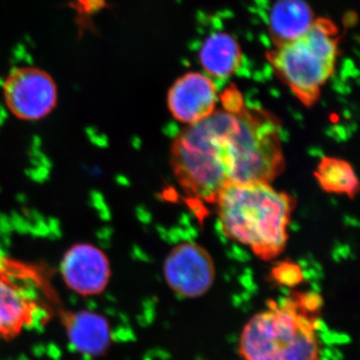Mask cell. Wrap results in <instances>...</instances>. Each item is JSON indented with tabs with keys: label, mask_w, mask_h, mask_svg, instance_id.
Instances as JSON below:
<instances>
[{
	"label": "cell",
	"mask_w": 360,
	"mask_h": 360,
	"mask_svg": "<svg viewBox=\"0 0 360 360\" xmlns=\"http://www.w3.org/2000/svg\"><path fill=\"white\" fill-rule=\"evenodd\" d=\"M169 163L182 191L202 202L233 184H270L285 168L281 122L262 108L215 110L175 137Z\"/></svg>",
	"instance_id": "6da1fadb"
},
{
	"label": "cell",
	"mask_w": 360,
	"mask_h": 360,
	"mask_svg": "<svg viewBox=\"0 0 360 360\" xmlns=\"http://www.w3.org/2000/svg\"><path fill=\"white\" fill-rule=\"evenodd\" d=\"M322 297L314 291H293L246 322L238 352L243 360H321Z\"/></svg>",
	"instance_id": "7a4b0ae2"
},
{
	"label": "cell",
	"mask_w": 360,
	"mask_h": 360,
	"mask_svg": "<svg viewBox=\"0 0 360 360\" xmlns=\"http://www.w3.org/2000/svg\"><path fill=\"white\" fill-rule=\"evenodd\" d=\"M215 205L227 238L248 246L264 260L274 259L285 250L295 208L290 194L262 182L233 184L219 194Z\"/></svg>",
	"instance_id": "3957f363"
},
{
	"label": "cell",
	"mask_w": 360,
	"mask_h": 360,
	"mask_svg": "<svg viewBox=\"0 0 360 360\" xmlns=\"http://www.w3.org/2000/svg\"><path fill=\"white\" fill-rule=\"evenodd\" d=\"M340 30L333 20L316 18L300 37L274 45L266 53L276 77L296 98L310 108L335 73L340 51Z\"/></svg>",
	"instance_id": "277c9868"
},
{
	"label": "cell",
	"mask_w": 360,
	"mask_h": 360,
	"mask_svg": "<svg viewBox=\"0 0 360 360\" xmlns=\"http://www.w3.org/2000/svg\"><path fill=\"white\" fill-rule=\"evenodd\" d=\"M6 108L16 118L37 122L56 110L58 101L54 78L37 66H20L8 73L4 82Z\"/></svg>",
	"instance_id": "5b68a950"
},
{
	"label": "cell",
	"mask_w": 360,
	"mask_h": 360,
	"mask_svg": "<svg viewBox=\"0 0 360 360\" xmlns=\"http://www.w3.org/2000/svg\"><path fill=\"white\" fill-rule=\"evenodd\" d=\"M168 288L184 298L201 297L212 288L217 276L212 255L195 243H184L168 253L163 264Z\"/></svg>",
	"instance_id": "8992f818"
},
{
	"label": "cell",
	"mask_w": 360,
	"mask_h": 360,
	"mask_svg": "<svg viewBox=\"0 0 360 360\" xmlns=\"http://www.w3.org/2000/svg\"><path fill=\"white\" fill-rule=\"evenodd\" d=\"M59 270L66 288L84 297L101 295L112 274L108 255L89 243L70 246L61 258Z\"/></svg>",
	"instance_id": "52a82bcc"
},
{
	"label": "cell",
	"mask_w": 360,
	"mask_h": 360,
	"mask_svg": "<svg viewBox=\"0 0 360 360\" xmlns=\"http://www.w3.org/2000/svg\"><path fill=\"white\" fill-rule=\"evenodd\" d=\"M44 316H47L44 303L0 270V340L18 338Z\"/></svg>",
	"instance_id": "ba28073f"
},
{
	"label": "cell",
	"mask_w": 360,
	"mask_h": 360,
	"mask_svg": "<svg viewBox=\"0 0 360 360\" xmlns=\"http://www.w3.org/2000/svg\"><path fill=\"white\" fill-rule=\"evenodd\" d=\"M217 103V86L212 78L202 73H186L168 90V110L177 122L186 127L212 115Z\"/></svg>",
	"instance_id": "9c48e42d"
},
{
	"label": "cell",
	"mask_w": 360,
	"mask_h": 360,
	"mask_svg": "<svg viewBox=\"0 0 360 360\" xmlns=\"http://www.w3.org/2000/svg\"><path fill=\"white\" fill-rule=\"evenodd\" d=\"M66 338L78 354L103 356L112 343V330L104 315L90 310H60Z\"/></svg>",
	"instance_id": "30bf717a"
},
{
	"label": "cell",
	"mask_w": 360,
	"mask_h": 360,
	"mask_svg": "<svg viewBox=\"0 0 360 360\" xmlns=\"http://www.w3.org/2000/svg\"><path fill=\"white\" fill-rule=\"evenodd\" d=\"M200 59L203 70L215 78H227L238 70L241 49L238 42L227 33L210 35L200 49Z\"/></svg>",
	"instance_id": "8fae6325"
},
{
	"label": "cell",
	"mask_w": 360,
	"mask_h": 360,
	"mask_svg": "<svg viewBox=\"0 0 360 360\" xmlns=\"http://www.w3.org/2000/svg\"><path fill=\"white\" fill-rule=\"evenodd\" d=\"M314 20L311 9L303 0H279L270 15L274 45L300 37Z\"/></svg>",
	"instance_id": "7c38bea8"
},
{
	"label": "cell",
	"mask_w": 360,
	"mask_h": 360,
	"mask_svg": "<svg viewBox=\"0 0 360 360\" xmlns=\"http://www.w3.org/2000/svg\"><path fill=\"white\" fill-rule=\"evenodd\" d=\"M314 175L319 186L326 193L343 194L352 200L359 193V177L347 160L335 158H322Z\"/></svg>",
	"instance_id": "4fadbf2b"
},
{
	"label": "cell",
	"mask_w": 360,
	"mask_h": 360,
	"mask_svg": "<svg viewBox=\"0 0 360 360\" xmlns=\"http://www.w3.org/2000/svg\"><path fill=\"white\" fill-rule=\"evenodd\" d=\"M272 278L286 286H295L302 283L303 274L298 265L292 262H281L272 269Z\"/></svg>",
	"instance_id": "5bb4252c"
}]
</instances>
